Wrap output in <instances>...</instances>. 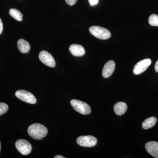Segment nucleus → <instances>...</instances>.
<instances>
[{
	"label": "nucleus",
	"instance_id": "obj_1",
	"mask_svg": "<svg viewBox=\"0 0 158 158\" xmlns=\"http://www.w3.org/2000/svg\"><path fill=\"white\" fill-rule=\"evenodd\" d=\"M28 133L31 138L36 140H40L47 135L48 130L43 125L34 123L29 127Z\"/></svg>",
	"mask_w": 158,
	"mask_h": 158
},
{
	"label": "nucleus",
	"instance_id": "obj_2",
	"mask_svg": "<svg viewBox=\"0 0 158 158\" xmlns=\"http://www.w3.org/2000/svg\"><path fill=\"white\" fill-rule=\"evenodd\" d=\"M90 34L94 37L102 40H106L111 37V33L110 31L102 27L98 26H92L89 29Z\"/></svg>",
	"mask_w": 158,
	"mask_h": 158
},
{
	"label": "nucleus",
	"instance_id": "obj_3",
	"mask_svg": "<svg viewBox=\"0 0 158 158\" xmlns=\"http://www.w3.org/2000/svg\"><path fill=\"white\" fill-rule=\"evenodd\" d=\"M70 104L73 108L81 114L88 115L91 113L90 106L84 102L78 100L73 99L71 101Z\"/></svg>",
	"mask_w": 158,
	"mask_h": 158
},
{
	"label": "nucleus",
	"instance_id": "obj_4",
	"mask_svg": "<svg viewBox=\"0 0 158 158\" xmlns=\"http://www.w3.org/2000/svg\"><path fill=\"white\" fill-rule=\"evenodd\" d=\"M16 97L21 100L29 104H34L37 102V99L35 96L29 91L25 90H18L15 93Z\"/></svg>",
	"mask_w": 158,
	"mask_h": 158
},
{
	"label": "nucleus",
	"instance_id": "obj_5",
	"mask_svg": "<svg viewBox=\"0 0 158 158\" xmlns=\"http://www.w3.org/2000/svg\"><path fill=\"white\" fill-rule=\"evenodd\" d=\"M77 143L79 145L85 147H92L97 143V139L93 136H82L77 138Z\"/></svg>",
	"mask_w": 158,
	"mask_h": 158
},
{
	"label": "nucleus",
	"instance_id": "obj_6",
	"mask_svg": "<svg viewBox=\"0 0 158 158\" xmlns=\"http://www.w3.org/2000/svg\"><path fill=\"white\" fill-rule=\"evenodd\" d=\"M15 147L17 150L23 155H27L32 151L31 144L28 141L24 139H19L16 141Z\"/></svg>",
	"mask_w": 158,
	"mask_h": 158
},
{
	"label": "nucleus",
	"instance_id": "obj_7",
	"mask_svg": "<svg viewBox=\"0 0 158 158\" xmlns=\"http://www.w3.org/2000/svg\"><path fill=\"white\" fill-rule=\"evenodd\" d=\"M150 59H147L141 60L137 63L133 69V73L135 75H139L143 73L151 64Z\"/></svg>",
	"mask_w": 158,
	"mask_h": 158
},
{
	"label": "nucleus",
	"instance_id": "obj_8",
	"mask_svg": "<svg viewBox=\"0 0 158 158\" xmlns=\"http://www.w3.org/2000/svg\"><path fill=\"white\" fill-rule=\"evenodd\" d=\"M39 58L43 63L49 67H54L56 65L53 57L48 52L42 51L40 53Z\"/></svg>",
	"mask_w": 158,
	"mask_h": 158
},
{
	"label": "nucleus",
	"instance_id": "obj_9",
	"mask_svg": "<svg viewBox=\"0 0 158 158\" xmlns=\"http://www.w3.org/2000/svg\"><path fill=\"white\" fill-rule=\"evenodd\" d=\"M115 63L112 60L108 61L105 64L103 69L102 74L103 77L106 78H107L113 74L115 70Z\"/></svg>",
	"mask_w": 158,
	"mask_h": 158
},
{
	"label": "nucleus",
	"instance_id": "obj_10",
	"mask_svg": "<svg viewBox=\"0 0 158 158\" xmlns=\"http://www.w3.org/2000/svg\"><path fill=\"white\" fill-rule=\"evenodd\" d=\"M145 149L147 152L155 158H158V142L149 141L145 144Z\"/></svg>",
	"mask_w": 158,
	"mask_h": 158
},
{
	"label": "nucleus",
	"instance_id": "obj_11",
	"mask_svg": "<svg viewBox=\"0 0 158 158\" xmlns=\"http://www.w3.org/2000/svg\"><path fill=\"white\" fill-rule=\"evenodd\" d=\"M69 52L75 56L80 57L84 56L85 50L83 47L79 44H73L69 47Z\"/></svg>",
	"mask_w": 158,
	"mask_h": 158
},
{
	"label": "nucleus",
	"instance_id": "obj_12",
	"mask_svg": "<svg viewBox=\"0 0 158 158\" xmlns=\"http://www.w3.org/2000/svg\"><path fill=\"white\" fill-rule=\"evenodd\" d=\"M127 105L123 102H118L114 106V112L117 115H123L127 110Z\"/></svg>",
	"mask_w": 158,
	"mask_h": 158
},
{
	"label": "nucleus",
	"instance_id": "obj_13",
	"mask_svg": "<svg viewBox=\"0 0 158 158\" xmlns=\"http://www.w3.org/2000/svg\"><path fill=\"white\" fill-rule=\"evenodd\" d=\"M17 46L19 50L22 53H27L31 48L29 43L23 39L19 40L17 42Z\"/></svg>",
	"mask_w": 158,
	"mask_h": 158
},
{
	"label": "nucleus",
	"instance_id": "obj_14",
	"mask_svg": "<svg viewBox=\"0 0 158 158\" xmlns=\"http://www.w3.org/2000/svg\"><path fill=\"white\" fill-rule=\"evenodd\" d=\"M157 122V118L155 117H151L146 118L142 124V127L144 129H148L153 127Z\"/></svg>",
	"mask_w": 158,
	"mask_h": 158
},
{
	"label": "nucleus",
	"instance_id": "obj_15",
	"mask_svg": "<svg viewBox=\"0 0 158 158\" xmlns=\"http://www.w3.org/2000/svg\"><path fill=\"white\" fill-rule=\"evenodd\" d=\"M9 15L19 21H21L23 20V14L21 12L16 9H10L9 11Z\"/></svg>",
	"mask_w": 158,
	"mask_h": 158
},
{
	"label": "nucleus",
	"instance_id": "obj_16",
	"mask_svg": "<svg viewBox=\"0 0 158 158\" xmlns=\"http://www.w3.org/2000/svg\"><path fill=\"white\" fill-rule=\"evenodd\" d=\"M148 22L151 26L158 27V15L156 14H152L148 19Z\"/></svg>",
	"mask_w": 158,
	"mask_h": 158
},
{
	"label": "nucleus",
	"instance_id": "obj_17",
	"mask_svg": "<svg viewBox=\"0 0 158 158\" xmlns=\"http://www.w3.org/2000/svg\"><path fill=\"white\" fill-rule=\"evenodd\" d=\"M9 109V106L5 103H0V116L5 114Z\"/></svg>",
	"mask_w": 158,
	"mask_h": 158
},
{
	"label": "nucleus",
	"instance_id": "obj_18",
	"mask_svg": "<svg viewBox=\"0 0 158 158\" xmlns=\"http://www.w3.org/2000/svg\"><path fill=\"white\" fill-rule=\"evenodd\" d=\"M88 1L90 6H96L98 4L99 2V0H88Z\"/></svg>",
	"mask_w": 158,
	"mask_h": 158
},
{
	"label": "nucleus",
	"instance_id": "obj_19",
	"mask_svg": "<svg viewBox=\"0 0 158 158\" xmlns=\"http://www.w3.org/2000/svg\"><path fill=\"white\" fill-rule=\"evenodd\" d=\"M65 1L66 3L70 6L75 5L77 2V0H65Z\"/></svg>",
	"mask_w": 158,
	"mask_h": 158
},
{
	"label": "nucleus",
	"instance_id": "obj_20",
	"mask_svg": "<svg viewBox=\"0 0 158 158\" xmlns=\"http://www.w3.org/2000/svg\"><path fill=\"white\" fill-rule=\"evenodd\" d=\"M3 28V23L2 20L0 18V34H2V32Z\"/></svg>",
	"mask_w": 158,
	"mask_h": 158
},
{
	"label": "nucleus",
	"instance_id": "obj_21",
	"mask_svg": "<svg viewBox=\"0 0 158 158\" xmlns=\"http://www.w3.org/2000/svg\"><path fill=\"white\" fill-rule=\"evenodd\" d=\"M155 69L157 73H158V60L156 63L155 65Z\"/></svg>",
	"mask_w": 158,
	"mask_h": 158
},
{
	"label": "nucleus",
	"instance_id": "obj_22",
	"mask_svg": "<svg viewBox=\"0 0 158 158\" xmlns=\"http://www.w3.org/2000/svg\"><path fill=\"white\" fill-rule=\"evenodd\" d=\"M54 158H65L64 157L62 156H56L54 157Z\"/></svg>",
	"mask_w": 158,
	"mask_h": 158
},
{
	"label": "nucleus",
	"instance_id": "obj_23",
	"mask_svg": "<svg viewBox=\"0 0 158 158\" xmlns=\"http://www.w3.org/2000/svg\"><path fill=\"white\" fill-rule=\"evenodd\" d=\"M1 142H0V151H1Z\"/></svg>",
	"mask_w": 158,
	"mask_h": 158
}]
</instances>
